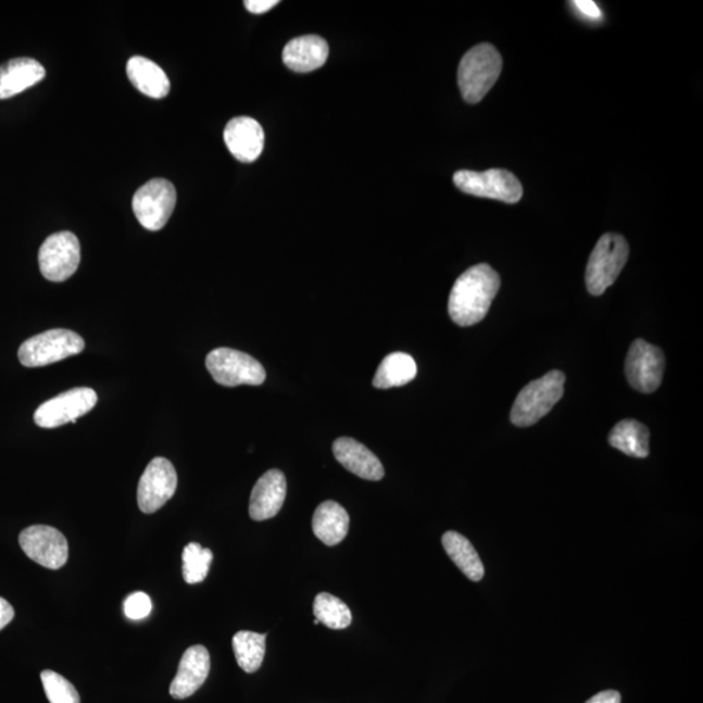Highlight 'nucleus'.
Segmentation results:
<instances>
[{
  "instance_id": "f257e3e1",
  "label": "nucleus",
  "mask_w": 703,
  "mask_h": 703,
  "mask_svg": "<svg viewBox=\"0 0 703 703\" xmlns=\"http://www.w3.org/2000/svg\"><path fill=\"white\" fill-rule=\"evenodd\" d=\"M501 288V277L489 265H476L460 275L449 300L450 317L456 325L469 327L479 324Z\"/></svg>"
},
{
  "instance_id": "f03ea898",
  "label": "nucleus",
  "mask_w": 703,
  "mask_h": 703,
  "mask_svg": "<svg viewBox=\"0 0 703 703\" xmlns=\"http://www.w3.org/2000/svg\"><path fill=\"white\" fill-rule=\"evenodd\" d=\"M503 61L490 43L475 46L463 57L457 71V83L464 100L478 103L494 87L502 74Z\"/></svg>"
},
{
  "instance_id": "7ed1b4c3",
  "label": "nucleus",
  "mask_w": 703,
  "mask_h": 703,
  "mask_svg": "<svg viewBox=\"0 0 703 703\" xmlns=\"http://www.w3.org/2000/svg\"><path fill=\"white\" fill-rule=\"evenodd\" d=\"M565 376L551 371L540 379L531 380L518 392L511 411V422L518 427H528L548 416L564 396Z\"/></svg>"
},
{
  "instance_id": "20e7f679",
  "label": "nucleus",
  "mask_w": 703,
  "mask_h": 703,
  "mask_svg": "<svg viewBox=\"0 0 703 703\" xmlns=\"http://www.w3.org/2000/svg\"><path fill=\"white\" fill-rule=\"evenodd\" d=\"M629 258V246L622 235L606 234L597 242L587 267V287L593 296H601L619 277Z\"/></svg>"
},
{
  "instance_id": "39448f33",
  "label": "nucleus",
  "mask_w": 703,
  "mask_h": 703,
  "mask_svg": "<svg viewBox=\"0 0 703 703\" xmlns=\"http://www.w3.org/2000/svg\"><path fill=\"white\" fill-rule=\"evenodd\" d=\"M85 348L80 335L55 328L25 340L18 350V360L26 367H41L76 356Z\"/></svg>"
},
{
  "instance_id": "423d86ee",
  "label": "nucleus",
  "mask_w": 703,
  "mask_h": 703,
  "mask_svg": "<svg viewBox=\"0 0 703 703\" xmlns=\"http://www.w3.org/2000/svg\"><path fill=\"white\" fill-rule=\"evenodd\" d=\"M206 367L215 382L226 387L261 386L266 379L265 367L258 360L231 348H216L210 352Z\"/></svg>"
},
{
  "instance_id": "0eeeda50",
  "label": "nucleus",
  "mask_w": 703,
  "mask_h": 703,
  "mask_svg": "<svg viewBox=\"0 0 703 703\" xmlns=\"http://www.w3.org/2000/svg\"><path fill=\"white\" fill-rule=\"evenodd\" d=\"M453 183L466 194L507 203L520 201L524 194L522 183L507 170L492 168L484 173L462 170L453 175Z\"/></svg>"
},
{
  "instance_id": "6e6552de",
  "label": "nucleus",
  "mask_w": 703,
  "mask_h": 703,
  "mask_svg": "<svg viewBox=\"0 0 703 703\" xmlns=\"http://www.w3.org/2000/svg\"><path fill=\"white\" fill-rule=\"evenodd\" d=\"M176 199L173 183L166 179L148 181L134 197L133 208L137 221L149 231H160L173 215Z\"/></svg>"
},
{
  "instance_id": "1a4fd4ad",
  "label": "nucleus",
  "mask_w": 703,
  "mask_h": 703,
  "mask_svg": "<svg viewBox=\"0 0 703 703\" xmlns=\"http://www.w3.org/2000/svg\"><path fill=\"white\" fill-rule=\"evenodd\" d=\"M80 241L67 231L49 236L38 253L39 268L50 281H64L74 275L80 265Z\"/></svg>"
},
{
  "instance_id": "9d476101",
  "label": "nucleus",
  "mask_w": 703,
  "mask_h": 703,
  "mask_svg": "<svg viewBox=\"0 0 703 703\" xmlns=\"http://www.w3.org/2000/svg\"><path fill=\"white\" fill-rule=\"evenodd\" d=\"M97 402L95 390L77 387L39 405L35 413V422L43 429H55L68 423H76L77 418L93 410Z\"/></svg>"
},
{
  "instance_id": "9b49d317",
  "label": "nucleus",
  "mask_w": 703,
  "mask_h": 703,
  "mask_svg": "<svg viewBox=\"0 0 703 703\" xmlns=\"http://www.w3.org/2000/svg\"><path fill=\"white\" fill-rule=\"evenodd\" d=\"M18 543L26 556L48 569H61L68 561V541L55 528L33 525L18 536Z\"/></svg>"
},
{
  "instance_id": "f8f14e48",
  "label": "nucleus",
  "mask_w": 703,
  "mask_h": 703,
  "mask_svg": "<svg viewBox=\"0 0 703 703\" xmlns=\"http://www.w3.org/2000/svg\"><path fill=\"white\" fill-rule=\"evenodd\" d=\"M665 354L661 348L637 339L630 346L626 360V376L635 390L652 393L660 389L665 373Z\"/></svg>"
},
{
  "instance_id": "ddd939ff",
  "label": "nucleus",
  "mask_w": 703,
  "mask_h": 703,
  "mask_svg": "<svg viewBox=\"0 0 703 703\" xmlns=\"http://www.w3.org/2000/svg\"><path fill=\"white\" fill-rule=\"evenodd\" d=\"M177 488V473L173 463L164 457L151 460L140 478L137 502L143 514L161 510Z\"/></svg>"
},
{
  "instance_id": "4468645a",
  "label": "nucleus",
  "mask_w": 703,
  "mask_h": 703,
  "mask_svg": "<svg viewBox=\"0 0 703 703\" xmlns=\"http://www.w3.org/2000/svg\"><path fill=\"white\" fill-rule=\"evenodd\" d=\"M210 654L202 645L187 649L183 654L177 674L170 686L171 698L186 700L193 695L206 681L210 673Z\"/></svg>"
},
{
  "instance_id": "2eb2a0df",
  "label": "nucleus",
  "mask_w": 703,
  "mask_h": 703,
  "mask_svg": "<svg viewBox=\"0 0 703 703\" xmlns=\"http://www.w3.org/2000/svg\"><path fill=\"white\" fill-rule=\"evenodd\" d=\"M223 137L228 150L240 162L252 163L264 151V128L252 117L240 116L229 121Z\"/></svg>"
},
{
  "instance_id": "dca6fc26",
  "label": "nucleus",
  "mask_w": 703,
  "mask_h": 703,
  "mask_svg": "<svg viewBox=\"0 0 703 703\" xmlns=\"http://www.w3.org/2000/svg\"><path fill=\"white\" fill-rule=\"evenodd\" d=\"M287 495V479L279 469H272L254 485L249 515L254 522H265L279 514Z\"/></svg>"
},
{
  "instance_id": "f3484780",
  "label": "nucleus",
  "mask_w": 703,
  "mask_h": 703,
  "mask_svg": "<svg viewBox=\"0 0 703 703\" xmlns=\"http://www.w3.org/2000/svg\"><path fill=\"white\" fill-rule=\"evenodd\" d=\"M335 457L347 470L367 481H379L385 477L380 460L364 444L352 438H339L332 445Z\"/></svg>"
},
{
  "instance_id": "a211bd4d",
  "label": "nucleus",
  "mask_w": 703,
  "mask_h": 703,
  "mask_svg": "<svg viewBox=\"0 0 703 703\" xmlns=\"http://www.w3.org/2000/svg\"><path fill=\"white\" fill-rule=\"evenodd\" d=\"M46 76L43 65L32 58H16L0 65V100H9L35 87Z\"/></svg>"
},
{
  "instance_id": "6ab92c4d",
  "label": "nucleus",
  "mask_w": 703,
  "mask_h": 703,
  "mask_svg": "<svg viewBox=\"0 0 703 703\" xmlns=\"http://www.w3.org/2000/svg\"><path fill=\"white\" fill-rule=\"evenodd\" d=\"M328 58V45L318 36H302L293 38L283 50V62L291 71L306 74L318 70Z\"/></svg>"
},
{
  "instance_id": "aec40b11",
  "label": "nucleus",
  "mask_w": 703,
  "mask_h": 703,
  "mask_svg": "<svg viewBox=\"0 0 703 703\" xmlns=\"http://www.w3.org/2000/svg\"><path fill=\"white\" fill-rule=\"evenodd\" d=\"M127 75L137 90L154 100H162L170 93L171 84L166 72L148 58H130L127 63Z\"/></svg>"
},
{
  "instance_id": "412c9836",
  "label": "nucleus",
  "mask_w": 703,
  "mask_h": 703,
  "mask_svg": "<svg viewBox=\"0 0 703 703\" xmlns=\"http://www.w3.org/2000/svg\"><path fill=\"white\" fill-rule=\"evenodd\" d=\"M350 530V515L334 501H327L318 505L313 516V531L319 541L327 547H337Z\"/></svg>"
},
{
  "instance_id": "4be33fe9",
  "label": "nucleus",
  "mask_w": 703,
  "mask_h": 703,
  "mask_svg": "<svg viewBox=\"0 0 703 703\" xmlns=\"http://www.w3.org/2000/svg\"><path fill=\"white\" fill-rule=\"evenodd\" d=\"M417 377V364L409 353L396 352L385 357L380 363L373 386L376 389L387 390L392 387H402L412 382Z\"/></svg>"
},
{
  "instance_id": "5701e85b",
  "label": "nucleus",
  "mask_w": 703,
  "mask_h": 703,
  "mask_svg": "<svg viewBox=\"0 0 703 703\" xmlns=\"http://www.w3.org/2000/svg\"><path fill=\"white\" fill-rule=\"evenodd\" d=\"M443 548L457 568L469 578V580L481 581L485 568L479 555L473 544L456 531H447L442 537Z\"/></svg>"
},
{
  "instance_id": "b1692460",
  "label": "nucleus",
  "mask_w": 703,
  "mask_h": 703,
  "mask_svg": "<svg viewBox=\"0 0 703 703\" xmlns=\"http://www.w3.org/2000/svg\"><path fill=\"white\" fill-rule=\"evenodd\" d=\"M649 429L636 419H623L611 430L608 442L614 449L632 457L649 456Z\"/></svg>"
},
{
  "instance_id": "393cba45",
  "label": "nucleus",
  "mask_w": 703,
  "mask_h": 703,
  "mask_svg": "<svg viewBox=\"0 0 703 703\" xmlns=\"http://www.w3.org/2000/svg\"><path fill=\"white\" fill-rule=\"evenodd\" d=\"M266 635L240 630L233 639V648L238 665L247 674L258 673L264 663Z\"/></svg>"
},
{
  "instance_id": "a878e982",
  "label": "nucleus",
  "mask_w": 703,
  "mask_h": 703,
  "mask_svg": "<svg viewBox=\"0 0 703 703\" xmlns=\"http://www.w3.org/2000/svg\"><path fill=\"white\" fill-rule=\"evenodd\" d=\"M314 616L327 628L344 629L351 626L352 613L347 604L328 593H319L314 600Z\"/></svg>"
},
{
  "instance_id": "bb28decb",
  "label": "nucleus",
  "mask_w": 703,
  "mask_h": 703,
  "mask_svg": "<svg viewBox=\"0 0 703 703\" xmlns=\"http://www.w3.org/2000/svg\"><path fill=\"white\" fill-rule=\"evenodd\" d=\"M214 560L213 551L203 549L200 543H189L183 550V576L187 583H199L209 575Z\"/></svg>"
},
{
  "instance_id": "cd10ccee",
  "label": "nucleus",
  "mask_w": 703,
  "mask_h": 703,
  "mask_svg": "<svg viewBox=\"0 0 703 703\" xmlns=\"http://www.w3.org/2000/svg\"><path fill=\"white\" fill-rule=\"evenodd\" d=\"M41 680L50 703H80L76 688L62 675L46 669L41 674Z\"/></svg>"
},
{
  "instance_id": "c85d7f7f",
  "label": "nucleus",
  "mask_w": 703,
  "mask_h": 703,
  "mask_svg": "<svg viewBox=\"0 0 703 703\" xmlns=\"http://www.w3.org/2000/svg\"><path fill=\"white\" fill-rule=\"evenodd\" d=\"M153 610L150 597L143 591H136L124 601V614L130 620H142L148 617Z\"/></svg>"
},
{
  "instance_id": "c756f323",
  "label": "nucleus",
  "mask_w": 703,
  "mask_h": 703,
  "mask_svg": "<svg viewBox=\"0 0 703 703\" xmlns=\"http://www.w3.org/2000/svg\"><path fill=\"white\" fill-rule=\"evenodd\" d=\"M574 4L585 17L591 20H600L602 17L600 7H598L594 2H591V0H576Z\"/></svg>"
},
{
  "instance_id": "7c9ffc66",
  "label": "nucleus",
  "mask_w": 703,
  "mask_h": 703,
  "mask_svg": "<svg viewBox=\"0 0 703 703\" xmlns=\"http://www.w3.org/2000/svg\"><path fill=\"white\" fill-rule=\"evenodd\" d=\"M246 9L249 12L254 13V15H261L274 9L275 5H278V0H247Z\"/></svg>"
},
{
  "instance_id": "2f4dec72",
  "label": "nucleus",
  "mask_w": 703,
  "mask_h": 703,
  "mask_svg": "<svg viewBox=\"0 0 703 703\" xmlns=\"http://www.w3.org/2000/svg\"><path fill=\"white\" fill-rule=\"evenodd\" d=\"M15 617V610L11 606L9 601L0 597V630L4 629Z\"/></svg>"
},
{
  "instance_id": "473e14b6",
  "label": "nucleus",
  "mask_w": 703,
  "mask_h": 703,
  "mask_svg": "<svg viewBox=\"0 0 703 703\" xmlns=\"http://www.w3.org/2000/svg\"><path fill=\"white\" fill-rule=\"evenodd\" d=\"M587 703H622V695L616 691H604L593 695Z\"/></svg>"
}]
</instances>
